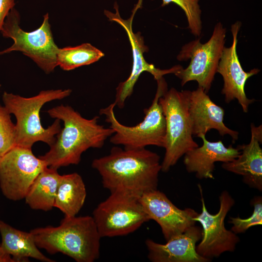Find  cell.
Returning <instances> with one entry per match:
<instances>
[{
  "label": "cell",
  "mask_w": 262,
  "mask_h": 262,
  "mask_svg": "<svg viewBox=\"0 0 262 262\" xmlns=\"http://www.w3.org/2000/svg\"><path fill=\"white\" fill-rule=\"evenodd\" d=\"M104 54L89 43L75 47L59 49L57 55V66L69 71L93 64L103 57Z\"/></svg>",
  "instance_id": "obj_22"
},
{
  "label": "cell",
  "mask_w": 262,
  "mask_h": 262,
  "mask_svg": "<svg viewBox=\"0 0 262 262\" xmlns=\"http://www.w3.org/2000/svg\"><path fill=\"white\" fill-rule=\"evenodd\" d=\"M61 176L57 169L46 167L37 176L24 199L32 209L49 211L54 205Z\"/></svg>",
  "instance_id": "obj_21"
},
{
  "label": "cell",
  "mask_w": 262,
  "mask_h": 262,
  "mask_svg": "<svg viewBox=\"0 0 262 262\" xmlns=\"http://www.w3.org/2000/svg\"><path fill=\"white\" fill-rule=\"evenodd\" d=\"M0 262H15L12 257L2 248L0 244Z\"/></svg>",
  "instance_id": "obj_27"
},
{
  "label": "cell",
  "mask_w": 262,
  "mask_h": 262,
  "mask_svg": "<svg viewBox=\"0 0 262 262\" xmlns=\"http://www.w3.org/2000/svg\"><path fill=\"white\" fill-rule=\"evenodd\" d=\"M139 201L149 220L160 225L166 241L195 225L194 218L198 214L196 211L191 208H178L157 189L144 194Z\"/></svg>",
  "instance_id": "obj_13"
},
{
  "label": "cell",
  "mask_w": 262,
  "mask_h": 262,
  "mask_svg": "<svg viewBox=\"0 0 262 262\" xmlns=\"http://www.w3.org/2000/svg\"><path fill=\"white\" fill-rule=\"evenodd\" d=\"M71 91L69 89L43 90L30 98L4 92V106L16 118V146L31 148L38 141L51 146L55 141V135L61 129L60 120L56 118L50 126L45 128L41 122L40 110L45 103L67 97Z\"/></svg>",
  "instance_id": "obj_4"
},
{
  "label": "cell",
  "mask_w": 262,
  "mask_h": 262,
  "mask_svg": "<svg viewBox=\"0 0 262 262\" xmlns=\"http://www.w3.org/2000/svg\"><path fill=\"white\" fill-rule=\"evenodd\" d=\"M92 167L101 178L104 188L139 198L157 189L161 171L160 156L145 148L113 147L109 154L95 159Z\"/></svg>",
  "instance_id": "obj_1"
},
{
  "label": "cell",
  "mask_w": 262,
  "mask_h": 262,
  "mask_svg": "<svg viewBox=\"0 0 262 262\" xmlns=\"http://www.w3.org/2000/svg\"><path fill=\"white\" fill-rule=\"evenodd\" d=\"M188 90H167L160 98L166 121L165 154L161 171L168 172L188 151L198 147L192 135L188 111Z\"/></svg>",
  "instance_id": "obj_6"
},
{
  "label": "cell",
  "mask_w": 262,
  "mask_h": 262,
  "mask_svg": "<svg viewBox=\"0 0 262 262\" xmlns=\"http://www.w3.org/2000/svg\"><path fill=\"white\" fill-rule=\"evenodd\" d=\"M47 165L31 148L16 146L0 159V188L8 199H24L38 174Z\"/></svg>",
  "instance_id": "obj_11"
},
{
  "label": "cell",
  "mask_w": 262,
  "mask_h": 262,
  "mask_svg": "<svg viewBox=\"0 0 262 262\" xmlns=\"http://www.w3.org/2000/svg\"><path fill=\"white\" fill-rule=\"evenodd\" d=\"M226 34V29L218 22L206 43L202 44L198 39L182 47L177 59L180 61L190 59V62L186 68L182 67L174 74L181 80L182 86L195 81L198 87L209 92L225 47Z\"/></svg>",
  "instance_id": "obj_8"
},
{
  "label": "cell",
  "mask_w": 262,
  "mask_h": 262,
  "mask_svg": "<svg viewBox=\"0 0 262 262\" xmlns=\"http://www.w3.org/2000/svg\"><path fill=\"white\" fill-rule=\"evenodd\" d=\"M86 196L85 184L77 173L61 176L54 207L66 216L77 215L82 207Z\"/></svg>",
  "instance_id": "obj_20"
},
{
  "label": "cell",
  "mask_w": 262,
  "mask_h": 262,
  "mask_svg": "<svg viewBox=\"0 0 262 262\" xmlns=\"http://www.w3.org/2000/svg\"><path fill=\"white\" fill-rule=\"evenodd\" d=\"M39 248L54 254L61 253L77 262H93L100 255L101 237L92 216H66L57 227L32 229Z\"/></svg>",
  "instance_id": "obj_3"
},
{
  "label": "cell",
  "mask_w": 262,
  "mask_h": 262,
  "mask_svg": "<svg viewBox=\"0 0 262 262\" xmlns=\"http://www.w3.org/2000/svg\"><path fill=\"white\" fill-rule=\"evenodd\" d=\"M20 15L14 8L6 16L0 30L2 36L10 38L14 43L0 52V55L18 51L31 58L46 73L53 72L57 66V55L59 48L54 41L49 14L44 16L41 25L27 32L19 26Z\"/></svg>",
  "instance_id": "obj_7"
},
{
  "label": "cell",
  "mask_w": 262,
  "mask_h": 262,
  "mask_svg": "<svg viewBox=\"0 0 262 262\" xmlns=\"http://www.w3.org/2000/svg\"><path fill=\"white\" fill-rule=\"evenodd\" d=\"M200 193L202 212L194 218L202 227L201 240L196 246L197 253L211 260L226 252H233L240 239L236 234L228 230L225 226V219L233 206L235 201L229 193L224 190L219 199V210L215 214L208 212L203 196L202 187L198 185Z\"/></svg>",
  "instance_id": "obj_10"
},
{
  "label": "cell",
  "mask_w": 262,
  "mask_h": 262,
  "mask_svg": "<svg viewBox=\"0 0 262 262\" xmlns=\"http://www.w3.org/2000/svg\"><path fill=\"white\" fill-rule=\"evenodd\" d=\"M15 5V0H0V32L6 16Z\"/></svg>",
  "instance_id": "obj_26"
},
{
  "label": "cell",
  "mask_w": 262,
  "mask_h": 262,
  "mask_svg": "<svg viewBox=\"0 0 262 262\" xmlns=\"http://www.w3.org/2000/svg\"><path fill=\"white\" fill-rule=\"evenodd\" d=\"M202 229L193 226L183 233L176 235L165 244L150 239L145 241L147 257L152 262H208L211 260L199 255L196 244L201 238Z\"/></svg>",
  "instance_id": "obj_16"
},
{
  "label": "cell",
  "mask_w": 262,
  "mask_h": 262,
  "mask_svg": "<svg viewBox=\"0 0 262 262\" xmlns=\"http://www.w3.org/2000/svg\"><path fill=\"white\" fill-rule=\"evenodd\" d=\"M162 6L170 3L179 6L184 12L191 33L196 36H199L202 30L201 11L198 4L199 0H162Z\"/></svg>",
  "instance_id": "obj_24"
},
{
  "label": "cell",
  "mask_w": 262,
  "mask_h": 262,
  "mask_svg": "<svg viewBox=\"0 0 262 262\" xmlns=\"http://www.w3.org/2000/svg\"><path fill=\"white\" fill-rule=\"evenodd\" d=\"M0 86H1V85L0 84Z\"/></svg>",
  "instance_id": "obj_28"
},
{
  "label": "cell",
  "mask_w": 262,
  "mask_h": 262,
  "mask_svg": "<svg viewBox=\"0 0 262 262\" xmlns=\"http://www.w3.org/2000/svg\"><path fill=\"white\" fill-rule=\"evenodd\" d=\"M92 217L101 238L128 235L150 220L138 198L118 193L100 202Z\"/></svg>",
  "instance_id": "obj_9"
},
{
  "label": "cell",
  "mask_w": 262,
  "mask_h": 262,
  "mask_svg": "<svg viewBox=\"0 0 262 262\" xmlns=\"http://www.w3.org/2000/svg\"><path fill=\"white\" fill-rule=\"evenodd\" d=\"M47 112L50 117L59 119L64 123L49 150L38 157L51 168L57 170L70 164H78L83 152L90 148L102 147L115 132L110 127L98 124V116L86 119L68 105L58 106Z\"/></svg>",
  "instance_id": "obj_2"
},
{
  "label": "cell",
  "mask_w": 262,
  "mask_h": 262,
  "mask_svg": "<svg viewBox=\"0 0 262 262\" xmlns=\"http://www.w3.org/2000/svg\"><path fill=\"white\" fill-rule=\"evenodd\" d=\"M199 138L202 140V145L184 155L185 168L189 173H195L198 179H214L215 163L231 162L238 157L240 151L232 145L225 147L221 140L209 141L205 135H201Z\"/></svg>",
  "instance_id": "obj_18"
},
{
  "label": "cell",
  "mask_w": 262,
  "mask_h": 262,
  "mask_svg": "<svg viewBox=\"0 0 262 262\" xmlns=\"http://www.w3.org/2000/svg\"><path fill=\"white\" fill-rule=\"evenodd\" d=\"M251 204L254 206L253 213L248 218L242 219L239 216L230 217L228 223L233 225L231 230L235 234L245 232L249 228L262 224V198L253 197Z\"/></svg>",
  "instance_id": "obj_25"
},
{
  "label": "cell",
  "mask_w": 262,
  "mask_h": 262,
  "mask_svg": "<svg viewBox=\"0 0 262 262\" xmlns=\"http://www.w3.org/2000/svg\"><path fill=\"white\" fill-rule=\"evenodd\" d=\"M142 0H139L133 10L131 16L128 19L121 18L118 11V6L115 2L114 8L115 13H113L108 10H104V14L109 21H114L121 26L126 31L131 43L133 54V65L130 76L125 81L119 83L116 88L115 100L114 102L118 108L122 109L125 101L132 94L133 87L140 75L147 71L151 74L156 81L163 77L166 74H175L182 67L176 65L167 69L157 68L152 64H148L145 60L144 53L148 51V48L144 44L143 36L140 33H133L132 23L133 16L136 10L141 6Z\"/></svg>",
  "instance_id": "obj_12"
},
{
  "label": "cell",
  "mask_w": 262,
  "mask_h": 262,
  "mask_svg": "<svg viewBox=\"0 0 262 262\" xmlns=\"http://www.w3.org/2000/svg\"><path fill=\"white\" fill-rule=\"evenodd\" d=\"M157 82V91L151 105L144 109L143 120L134 126H125L118 121L114 113V102L100 110L99 115H105L106 122L115 131L110 137L112 144L127 149L142 148L148 146L164 147L166 121L159 100L167 90V84L163 77Z\"/></svg>",
  "instance_id": "obj_5"
},
{
  "label": "cell",
  "mask_w": 262,
  "mask_h": 262,
  "mask_svg": "<svg viewBox=\"0 0 262 262\" xmlns=\"http://www.w3.org/2000/svg\"><path fill=\"white\" fill-rule=\"evenodd\" d=\"M187 104L193 137L206 135L214 129L222 136L229 135L233 144L238 140L239 132L227 127L223 122L224 109L213 102L203 88L198 87L195 90H188Z\"/></svg>",
  "instance_id": "obj_15"
},
{
  "label": "cell",
  "mask_w": 262,
  "mask_h": 262,
  "mask_svg": "<svg viewBox=\"0 0 262 262\" xmlns=\"http://www.w3.org/2000/svg\"><path fill=\"white\" fill-rule=\"evenodd\" d=\"M0 234L1 246L15 262H28L29 258L44 262H54L41 252L31 232L20 230L0 220Z\"/></svg>",
  "instance_id": "obj_19"
},
{
  "label": "cell",
  "mask_w": 262,
  "mask_h": 262,
  "mask_svg": "<svg viewBox=\"0 0 262 262\" xmlns=\"http://www.w3.org/2000/svg\"><path fill=\"white\" fill-rule=\"evenodd\" d=\"M251 139L248 144L237 146L240 151L233 161L223 163L222 167L243 177V182L248 186L262 191V126L250 125Z\"/></svg>",
  "instance_id": "obj_17"
},
{
  "label": "cell",
  "mask_w": 262,
  "mask_h": 262,
  "mask_svg": "<svg viewBox=\"0 0 262 262\" xmlns=\"http://www.w3.org/2000/svg\"><path fill=\"white\" fill-rule=\"evenodd\" d=\"M11 115L0 105V159L16 146V127Z\"/></svg>",
  "instance_id": "obj_23"
},
{
  "label": "cell",
  "mask_w": 262,
  "mask_h": 262,
  "mask_svg": "<svg viewBox=\"0 0 262 262\" xmlns=\"http://www.w3.org/2000/svg\"><path fill=\"white\" fill-rule=\"evenodd\" d=\"M241 23L236 21L231 25L233 40L230 47H224L218 63L216 73L223 77L224 85L221 91L227 103L236 99L244 113H247L249 106L255 101L248 98L246 94V82L251 77L257 74L260 70L253 68L248 72L244 71L241 66L236 51L237 35Z\"/></svg>",
  "instance_id": "obj_14"
}]
</instances>
